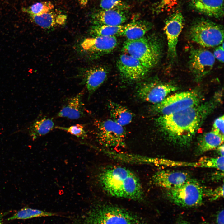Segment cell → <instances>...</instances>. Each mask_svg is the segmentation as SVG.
I'll use <instances>...</instances> for the list:
<instances>
[{"label":"cell","instance_id":"obj_1","mask_svg":"<svg viewBox=\"0 0 224 224\" xmlns=\"http://www.w3.org/2000/svg\"><path fill=\"white\" fill-rule=\"evenodd\" d=\"M220 100L216 96L208 101L177 112L160 115L155 120L156 124L169 142L180 147H187Z\"/></svg>","mask_w":224,"mask_h":224},{"label":"cell","instance_id":"obj_2","mask_svg":"<svg viewBox=\"0 0 224 224\" xmlns=\"http://www.w3.org/2000/svg\"><path fill=\"white\" fill-rule=\"evenodd\" d=\"M98 179L103 189L111 196L139 201L143 199L144 193L139 178L127 168H106L99 173Z\"/></svg>","mask_w":224,"mask_h":224},{"label":"cell","instance_id":"obj_3","mask_svg":"<svg viewBox=\"0 0 224 224\" xmlns=\"http://www.w3.org/2000/svg\"><path fill=\"white\" fill-rule=\"evenodd\" d=\"M72 224H147L137 215L123 208L109 204L93 206Z\"/></svg>","mask_w":224,"mask_h":224},{"label":"cell","instance_id":"obj_4","mask_svg":"<svg viewBox=\"0 0 224 224\" xmlns=\"http://www.w3.org/2000/svg\"><path fill=\"white\" fill-rule=\"evenodd\" d=\"M122 50L136 58L148 70L155 67L161 58L162 45L155 36H145L135 40H127L124 43Z\"/></svg>","mask_w":224,"mask_h":224},{"label":"cell","instance_id":"obj_5","mask_svg":"<svg viewBox=\"0 0 224 224\" xmlns=\"http://www.w3.org/2000/svg\"><path fill=\"white\" fill-rule=\"evenodd\" d=\"M202 98L201 92L197 90L182 92L170 95L153 104L150 111L160 115L169 114L198 105L201 103Z\"/></svg>","mask_w":224,"mask_h":224},{"label":"cell","instance_id":"obj_6","mask_svg":"<svg viewBox=\"0 0 224 224\" xmlns=\"http://www.w3.org/2000/svg\"><path fill=\"white\" fill-rule=\"evenodd\" d=\"M204 189L198 181L190 178L179 187L165 189V195L167 199L177 205L192 208L202 204Z\"/></svg>","mask_w":224,"mask_h":224},{"label":"cell","instance_id":"obj_7","mask_svg":"<svg viewBox=\"0 0 224 224\" xmlns=\"http://www.w3.org/2000/svg\"><path fill=\"white\" fill-rule=\"evenodd\" d=\"M189 33L192 41L203 47H214L223 43V26L208 19L196 20L191 26Z\"/></svg>","mask_w":224,"mask_h":224},{"label":"cell","instance_id":"obj_8","mask_svg":"<svg viewBox=\"0 0 224 224\" xmlns=\"http://www.w3.org/2000/svg\"><path fill=\"white\" fill-rule=\"evenodd\" d=\"M94 125L96 138L101 145L113 148L125 146L126 132L123 126L112 119L96 120Z\"/></svg>","mask_w":224,"mask_h":224},{"label":"cell","instance_id":"obj_9","mask_svg":"<svg viewBox=\"0 0 224 224\" xmlns=\"http://www.w3.org/2000/svg\"><path fill=\"white\" fill-rule=\"evenodd\" d=\"M177 89V87L171 83L152 81L141 85L137 88L136 94L141 100L154 104L161 101L169 94Z\"/></svg>","mask_w":224,"mask_h":224},{"label":"cell","instance_id":"obj_10","mask_svg":"<svg viewBox=\"0 0 224 224\" xmlns=\"http://www.w3.org/2000/svg\"><path fill=\"white\" fill-rule=\"evenodd\" d=\"M213 54L202 48H191L189 66L192 74L197 81H199L211 71L215 62Z\"/></svg>","mask_w":224,"mask_h":224},{"label":"cell","instance_id":"obj_11","mask_svg":"<svg viewBox=\"0 0 224 224\" xmlns=\"http://www.w3.org/2000/svg\"><path fill=\"white\" fill-rule=\"evenodd\" d=\"M184 22L183 15L179 11L174 12L165 22L164 30L167 37L168 55L172 59H175L177 56V45Z\"/></svg>","mask_w":224,"mask_h":224},{"label":"cell","instance_id":"obj_12","mask_svg":"<svg viewBox=\"0 0 224 224\" xmlns=\"http://www.w3.org/2000/svg\"><path fill=\"white\" fill-rule=\"evenodd\" d=\"M117 66L123 78L130 82L142 79L149 70L138 60L124 53L119 57Z\"/></svg>","mask_w":224,"mask_h":224},{"label":"cell","instance_id":"obj_13","mask_svg":"<svg viewBox=\"0 0 224 224\" xmlns=\"http://www.w3.org/2000/svg\"><path fill=\"white\" fill-rule=\"evenodd\" d=\"M117 43L115 36H95L85 39L81 44L80 46L83 52L92 55L110 52L116 48Z\"/></svg>","mask_w":224,"mask_h":224},{"label":"cell","instance_id":"obj_14","mask_svg":"<svg viewBox=\"0 0 224 224\" xmlns=\"http://www.w3.org/2000/svg\"><path fill=\"white\" fill-rule=\"evenodd\" d=\"M190 178L189 175L186 172L161 170L152 176V181L157 186L169 189L180 186Z\"/></svg>","mask_w":224,"mask_h":224},{"label":"cell","instance_id":"obj_15","mask_svg":"<svg viewBox=\"0 0 224 224\" xmlns=\"http://www.w3.org/2000/svg\"><path fill=\"white\" fill-rule=\"evenodd\" d=\"M107 72L102 66H97L86 69L81 76L82 84L85 85L88 93V99L104 83Z\"/></svg>","mask_w":224,"mask_h":224},{"label":"cell","instance_id":"obj_16","mask_svg":"<svg viewBox=\"0 0 224 224\" xmlns=\"http://www.w3.org/2000/svg\"><path fill=\"white\" fill-rule=\"evenodd\" d=\"M93 25L118 26L127 20V11L115 10H102L92 16Z\"/></svg>","mask_w":224,"mask_h":224},{"label":"cell","instance_id":"obj_17","mask_svg":"<svg viewBox=\"0 0 224 224\" xmlns=\"http://www.w3.org/2000/svg\"><path fill=\"white\" fill-rule=\"evenodd\" d=\"M192 8L197 12L216 18L224 15L223 0H190Z\"/></svg>","mask_w":224,"mask_h":224},{"label":"cell","instance_id":"obj_18","mask_svg":"<svg viewBox=\"0 0 224 224\" xmlns=\"http://www.w3.org/2000/svg\"><path fill=\"white\" fill-rule=\"evenodd\" d=\"M33 22L45 29H52L64 25L67 16L59 11L54 9L41 15L30 16Z\"/></svg>","mask_w":224,"mask_h":224},{"label":"cell","instance_id":"obj_19","mask_svg":"<svg viewBox=\"0 0 224 224\" xmlns=\"http://www.w3.org/2000/svg\"><path fill=\"white\" fill-rule=\"evenodd\" d=\"M83 91L69 98L58 113V116L76 119L85 114L84 105L82 101Z\"/></svg>","mask_w":224,"mask_h":224},{"label":"cell","instance_id":"obj_20","mask_svg":"<svg viewBox=\"0 0 224 224\" xmlns=\"http://www.w3.org/2000/svg\"><path fill=\"white\" fill-rule=\"evenodd\" d=\"M224 136L213 130L205 133L198 138L195 153L200 155L213 149L223 143Z\"/></svg>","mask_w":224,"mask_h":224},{"label":"cell","instance_id":"obj_21","mask_svg":"<svg viewBox=\"0 0 224 224\" xmlns=\"http://www.w3.org/2000/svg\"><path fill=\"white\" fill-rule=\"evenodd\" d=\"M108 107L112 119L118 124L123 126L131 122L133 114L126 107L112 101H109Z\"/></svg>","mask_w":224,"mask_h":224},{"label":"cell","instance_id":"obj_22","mask_svg":"<svg viewBox=\"0 0 224 224\" xmlns=\"http://www.w3.org/2000/svg\"><path fill=\"white\" fill-rule=\"evenodd\" d=\"M149 26L142 22L135 21L124 25L120 35L123 36L127 40H133L144 36L149 30Z\"/></svg>","mask_w":224,"mask_h":224},{"label":"cell","instance_id":"obj_23","mask_svg":"<svg viewBox=\"0 0 224 224\" xmlns=\"http://www.w3.org/2000/svg\"><path fill=\"white\" fill-rule=\"evenodd\" d=\"M52 118L44 117L35 120L30 126L29 134L33 139L45 135L54 128Z\"/></svg>","mask_w":224,"mask_h":224},{"label":"cell","instance_id":"obj_24","mask_svg":"<svg viewBox=\"0 0 224 224\" xmlns=\"http://www.w3.org/2000/svg\"><path fill=\"white\" fill-rule=\"evenodd\" d=\"M59 216V214L57 213L26 208L18 211L9 217L7 220L27 219L36 217Z\"/></svg>","mask_w":224,"mask_h":224},{"label":"cell","instance_id":"obj_25","mask_svg":"<svg viewBox=\"0 0 224 224\" xmlns=\"http://www.w3.org/2000/svg\"><path fill=\"white\" fill-rule=\"evenodd\" d=\"M123 27V25L118 26L93 25L90 29V33L92 37L115 36L120 35Z\"/></svg>","mask_w":224,"mask_h":224},{"label":"cell","instance_id":"obj_26","mask_svg":"<svg viewBox=\"0 0 224 224\" xmlns=\"http://www.w3.org/2000/svg\"><path fill=\"white\" fill-rule=\"evenodd\" d=\"M54 6L49 1L37 2L27 7L23 8L22 11L29 16L41 15L54 9Z\"/></svg>","mask_w":224,"mask_h":224},{"label":"cell","instance_id":"obj_27","mask_svg":"<svg viewBox=\"0 0 224 224\" xmlns=\"http://www.w3.org/2000/svg\"><path fill=\"white\" fill-rule=\"evenodd\" d=\"M100 6L102 10L127 11L129 6L123 0H101Z\"/></svg>","mask_w":224,"mask_h":224},{"label":"cell","instance_id":"obj_28","mask_svg":"<svg viewBox=\"0 0 224 224\" xmlns=\"http://www.w3.org/2000/svg\"><path fill=\"white\" fill-rule=\"evenodd\" d=\"M84 128V124H77L67 127L56 126L54 128L64 131L78 137L84 138L87 136Z\"/></svg>","mask_w":224,"mask_h":224},{"label":"cell","instance_id":"obj_29","mask_svg":"<svg viewBox=\"0 0 224 224\" xmlns=\"http://www.w3.org/2000/svg\"><path fill=\"white\" fill-rule=\"evenodd\" d=\"M209 197L211 201H214L223 197L224 196V185L219 186L214 189H204V196Z\"/></svg>","mask_w":224,"mask_h":224},{"label":"cell","instance_id":"obj_30","mask_svg":"<svg viewBox=\"0 0 224 224\" xmlns=\"http://www.w3.org/2000/svg\"><path fill=\"white\" fill-rule=\"evenodd\" d=\"M177 0H160L156 8L157 12L171 8L176 3Z\"/></svg>","mask_w":224,"mask_h":224},{"label":"cell","instance_id":"obj_31","mask_svg":"<svg viewBox=\"0 0 224 224\" xmlns=\"http://www.w3.org/2000/svg\"><path fill=\"white\" fill-rule=\"evenodd\" d=\"M224 116L217 118L214 121L212 130L216 131L224 136Z\"/></svg>","mask_w":224,"mask_h":224},{"label":"cell","instance_id":"obj_32","mask_svg":"<svg viewBox=\"0 0 224 224\" xmlns=\"http://www.w3.org/2000/svg\"><path fill=\"white\" fill-rule=\"evenodd\" d=\"M213 55L215 58L221 63L224 62V44L217 47L214 50Z\"/></svg>","mask_w":224,"mask_h":224},{"label":"cell","instance_id":"obj_33","mask_svg":"<svg viewBox=\"0 0 224 224\" xmlns=\"http://www.w3.org/2000/svg\"><path fill=\"white\" fill-rule=\"evenodd\" d=\"M224 212L222 209L217 214L216 218L217 224H224Z\"/></svg>","mask_w":224,"mask_h":224},{"label":"cell","instance_id":"obj_34","mask_svg":"<svg viewBox=\"0 0 224 224\" xmlns=\"http://www.w3.org/2000/svg\"><path fill=\"white\" fill-rule=\"evenodd\" d=\"M217 149V152L220 156H224V147L223 144H222L218 147Z\"/></svg>","mask_w":224,"mask_h":224},{"label":"cell","instance_id":"obj_35","mask_svg":"<svg viewBox=\"0 0 224 224\" xmlns=\"http://www.w3.org/2000/svg\"><path fill=\"white\" fill-rule=\"evenodd\" d=\"M81 6L85 7L86 6L89 0H78Z\"/></svg>","mask_w":224,"mask_h":224},{"label":"cell","instance_id":"obj_36","mask_svg":"<svg viewBox=\"0 0 224 224\" xmlns=\"http://www.w3.org/2000/svg\"><path fill=\"white\" fill-rule=\"evenodd\" d=\"M6 214V212H2L0 213V224H2L4 217Z\"/></svg>","mask_w":224,"mask_h":224},{"label":"cell","instance_id":"obj_37","mask_svg":"<svg viewBox=\"0 0 224 224\" xmlns=\"http://www.w3.org/2000/svg\"><path fill=\"white\" fill-rule=\"evenodd\" d=\"M176 224H191L189 222L185 221H181Z\"/></svg>","mask_w":224,"mask_h":224},{"label":"cell","instance_id":"obj_38","mask_svg":"<svg viewBox=\"0 0 224 224\" xmlns=\"http://www.w3.org/2000/svg\"><path fill=\"white\" fill-rule=\"evenodd\" d=\"M206 224H212L206 223Z\"/></svg>","mask_w":224,"mask_h":224}]
</instances>
